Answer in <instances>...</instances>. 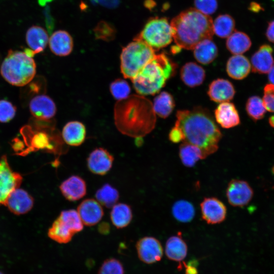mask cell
Returning a JSON list of instances; mask_svg holds the SVG:
<instances>
[{
  "mask_svg": "<svg viewBox=\"0 0 274 274\" xmlns=\"http://www.w3.org/2000/svg\"><path fill=\"white\" fill-rule=\"evenodd\" d=\"M16 107L10 101L0 100V122H8L11 120L16 114Z\"/></svg>",
  "mask_w": 274,
  "mask_h": 274,
  "instance_id": "f35d334b",
  "label": "cell"
},
{
  "mask_svg": "<svg viewBox=\"0 0 274 274\" xmlns=\"http://www.w3.org/2000/svg\"><path fill=\"white\" fill-rule=\"evenodd\" d=\"M268 79L270 83L274 85V65L268 73Z\"/></svg>",
  "mask_w": 274,
  "mask_h": 274,
  "instance_id": "bcb514c9",
  "label": "cell"
},
{
  "mask_svg": "<svg viewBox=\"0 0 274 274\" xmlns=\"http://www.w3.org/2000/svg\"><path fill=\"white\" fill-rule=\"evenodd\" d=\"M176 70V65L164 53L155 54L131 80L139 95H154L174 75Z\"/></svg>",
  "mask_w": 274,
  "mask_h": 274,
  "instance_id": "277c9868",
  "label": "cell"
},
{
  "mask_svg": "<svg viewBox=\"0 0 274 274\" xmlns=\"http://www.w3.org/2000/svg\"><path fill=\"white\" fill-rule=\"evenodd\" d=\"M52 0H39V3L41 5H43L46 4L47 2H49Z\"/></svg>",
  "mask_w": 274,
  "mask_h": 274,
  "instance_id": "c3c4849f",
  "label": "cell"
},
{
  "mask_svg": "<svg viewBox=\"0 0 274 274\" xmlns=\"http://www.w3.org/2000/svg\"><path fill=\"white\" fill-rule=\"evenodd\" d=\"M153 108L155 114L162 118H166L175 107L173 95L167 91H162L154 99Z\"/></svg>",
  "mask_w": 274,
  "mask_h": 274,
  "instance_id": "f1b7e54d",
  "label": "cell"
},
{
  "mask_svg": "<svg viewBox=\"0 0 274 274\" xmlns=\"http://www.w3.org/2000/svg\"><path fill=\"white\" fill-rule=\"evenodd\" d=\"M246 110L249 116L255 121L262 119L266 112L262 99L255 95L248 99Z\"/></svg>",
  "mask_w": 274,
  "mask_h": 274,
  "instance_id": "e575fe53",
  "label": "cell"
},
{
  "mask_svg": "<svg viewBox=\"0 0 274 274\" xmlns=\"http://www.w3.org/2000/svg\"><path fill=\"white\" fill-rule=\"evenodd\" d=\"M110 218L113 224L116 228H124L128 226L132 220V210L127 204L116 203L112 208Z\"/></svg>",
  "mask_w": 274,
  "mask_h": 274,
  "instance_id": "83f0119b",
  "label": "cell"
},
{
  "mask_svg": "<svg viewBox=\"0 0 274 274\" xmlns=\"http://www.w3.org/2000/svg\"><path fill=\"white\" fill-rule=\"evenodd\" d=\"M213 22L195 8L187 9L171 21L173 40L181 48L193 49L202 40L212 38Z\"/></svg>",
  "mask_w": 274,
  "mask_h": 274,
  "instance_id": "3957f363",
  "label": "cell"
},
{
  "mask_svg": "<svg viewBox=\"0 0 274 274\" xmlns=\"http://www.w3.org/2000/svg\"><path fill=\"white\" fill-rule=\"evenodd\" d=\"M193 50L195 59L202 64H208L213 62L218 53V48L211 39L202 40Z\"/></svg>",
  "mask_w": 274,
  "mask_h": 274,
  "instance_id": "484cf974",
  "label": "cell"
},
{
  "mask_svg": "<svg viewBox=\"0 0 274 274\" xmlns=\"http://www.w3.org/2000/svg\"><path fill=\"white\" fill-rule=\"evenodd\" d=\"M114 120L122 133L133 138L143 137L155 126L153 104L143 95H129L115 104Z\"/></svg>",
  "mask_w": 274,
  "mask_h": 274,
  "instance_id": "7a4b0ae2",
  "label": "cell"
},
{
  "mask_svg": "<svg viewBox=\"0 0 274 274\" xmlns=\"http://www.w3.org/2000/svg\"><path fill=\"white\" fill-rule=\"evenodd\" d=\"M251 11L254 12H259L261 10H263V8L261 5L256 2H252L250 5L249 8Z\"/></svg>",
  "mask_w": 274,
  "mask_h": 274,
  "instance_id": "ee69618b",
  "label": "cell"
},
{
  "mask_svg": "<svg viewBox=\"0 0 274 274\" xmlns=\"http://www.w3.org/2000/svg\"><path fill=\"white\" fill-rule=\"evenodd\" d=\"M63 196L68 200L76 201L86 194L85 181L78 176H72L62 182L59 186Z\"/></svg>",
  "mask_w": 274,
  "mask_h": 274,
  "instance_id": "d6986e66",
  "label": "cell"
},
{
  "mask_svg": "<svg viewBox=\"0 0 274 274\" xmlns=\"http://www.w3.org/2000/svg\"><path fill=\"white\" fill-rule=\"evenodd\" d=\"M195 9L206 15L213 14L217 9V0H194Z\"/></svg>",
  "mask_w": 274,
  "mask_h": 274,
  "instance_id": "ab89813d",
  "label": "cell"
},
{
  "mask_svg": "<svg viewBox=\"0 0 274 274\" xmlns=\"http://www.w3.org/2000/svg\"><path fill=\"white\" fill-rule=\"evenodd\" d=\"M229 203L236 207L247 205L252 199L253 190L248 182L238 179L231 180L226 191Z\"/></svg>",
  "mask_w": 274,
  "mask_h": 274,
  "instance_id": "30bf717a",
  "label": "cell"
},
{
  "mask_svg": "<svg viewBox=\"0 0 274 274\" xmlns=\"http://www.w3.org/2000/svg\"><path fill=\"white\" fill-rule=\"evenodd\" d=\"M175 125L181 130L183 141L198 147L204 159L215 153L222 133L210 112L201 107L178 110Z\"/></svg>",
  "mask_w": 274,
  "mask_h": 274,
  "instance_id": "6da1fadb",
  "label": "cell"
},
{
  "mask_svg": "<svg viewBox=\"0 0 274 274\" xmlns=\"http://www.w3.org/2000/svg\"><path fill=\"white\" fill-rule=\"evenodd\" d=\"M186 266V270H185V273L186 274H197V271L195 267V266H193L192 265H185Z\"/></svg>",
  "mask_w": 274,
  "mask_h": 274,
  "instance_id": "f6af8a7d",
  "label": "cell"
},
{
  "mask_svg": "<svg viewBox=\"0 0 274 274\" xmlns=\"http://www.w3.org/2000/svg\"><path fill=\"white\" fill-rule=\"evenodd\" d=\"M21 176L11 168L6 156L0 159V205L5 204L10 194L20 185Z\"/></svg>",
  "mask_w": 274,
  "mask_h": 274,
  "instance_id": "ba28073f",
  "label": "cell"
},
{
  "mask_svg": "<svg viewBox=\"0 0 274 274\" xmlns=\"http://www.w3.org/2000/svg\"><path fill=\"white\" fill-rule=\"evenodd\" d=\"M179 154L183 165L188 167L194 166L198 161L204 159L198 147L184 142L180 145Z\"/></svg>",
  "mask_w": 274,
  "mask_h": 274,
  "instance_id": "f546056e",
  "label": "cell"
},
{
  "mask_svg": "<svg viewBox=\"0 0 274 274\" xmlns=\"http://www.w3.org/2000/svg\"><path fill=\"white\" fill-rule=\"evenodd\" d=\"M272 1H274V0H272Z\"/></svg>",
  "mask_w": 274,
  "mask_h": 274,
  "instance_id": "f907efd6",
  "label": "cell"
},
{
  "mask_svg": "<svg viewBox=\"0 0 274 274\" xmlns=\"http://www.w3.org/2000/svg\"><path fill=\"white\" fill-rule=\"evenodd\" d=\"M172 214L176 220L183 222H190L195 216L193 205L186 200H179L175 202L172 209Z\"/></svg>",
  "mask_w": 274,
  "mask_h": 274,
  "instance_id": "1f68e13d",
  "label": "cell"
},
{
  "mask_svg": "<svg viewBox=\"0 0 274 274\" xmlns=\"http://www.w3.org/2000/svg\"><path fill=\"white\" fill-rule=\"evenodd\" d=\"M74 233L81 231L83 224L78 213L75 210L62 211L58 217Z\"/></svg>",
  "mask_w": 274,
  "mask_h": 274,
  "instance_id": "d590c367",
  "label": "cell"
},
{
  "mask_svg": "<svg viewBox=\"0 0 274 274\" xmlns=\"http://www.w3.org/2000/svg\"><path fill=\"white\" fill-rule=\"evenodd\" d=\"M113 161V156L107 150L98 148L90 153L87 159V165L93 174L105 175L112 168Z\"/></svg>",
  "mask_w": 274,
  "mask_h": 274,
  "instance_id": "7c38bea8",
  "label": "cell"
},
{
  "mask_svg": "<svg viewBox=\"0 0 274 274\" xmlns=\"http://www.w3.org/2000/svg\"><path fill=\"white\" fill-rule=\"evenodd\" d=\"M200 206L202 218L208 224H219L224 221L226 218V207L216 197L204 198L201 202Z\"/></svg>",
  "mask_w": 274,
  "mask_h": 274,
  "instance_id": "8fae6325",
  "label": "cell"
},
{
  "mask_svg": "<svg viewBox=\"0 0 274 274\" xmlns=\"http://www.w3.org/2000/svg\"><path fill=\"white\" fill-rule=\"evenodd\" d=\"M29 107L32 116L41 120H46L53 118L56 112L53 100L44 94L38 95L32 98Z\"/></svg>",
  "mask_w": 274,
  "mask_h": 274,
  "instance_id": "5bb4252c",
  "label": "cell"
},
{
  "mask_svg": "<svg viewBox=\"0 0 274 274\" xmlns=\"http://www.w3.org/2000/svg\"><path fill=\"white\" fill-rule=\"evenodd\" d=\"M214 114L216 122L223 128H232L240 123L238 113L234 105L229 101L220 103Z\"/></svg>",
  "mask_w": 274,
  "mask_h": 274,
  "instance_id": "ac0fdd59",
  "label": "cell"
},
{
  "mask_svg": "<svg viewBox=\"0 0 274 274\" xmlns=\"http://www.w3.org/2000/svg\"><path fill=\"white\" fill-rule=\"evenodd\" d=\"M265 35L269 42L274 43V20L268 22Z\"/></svg>",
  "mask_w": 274,
  "mask_h": 274,
  "instance_id": "7bdbcfd3",
  "label": "cell"
},
{
  "mask_svg": "<svg viewBox=\"0 0 274 274\" xmlns=\"http://www.w3.org/2000/svg\"><path fill=\"white\" fill-rule=\"evenodd\" d=\"M263 101L268 111L274 112V85L266 84L264 88Z\"/></svg>",
  "mask_w": 274,
  "mask_h": 274,
  "instance_id": "60d3db41",
  "label": "cell"
},
{
  "mask_svg": "<svg viewBox=\"0 0 274 274\" xmlns=\"http://www.w3.org/2000/svg\"><path fill=\"white\" fill-rule=\"evenodd\" d=\"M155 50L145 43L135 39L123 48L120 69L125 78L131 80L155 55Z\"/></svg>",
  "mask_w": 274,
  "mask_h": 274,
  "instance_id": "8992f818",
  "label": "cell"
},
{
  "mask_svg": "<svg viewBox=\"0 0 274 274\" xmlns=\"http://www.w3.org/2000/svg\"><path fill=\"white\" fill-rule=\"evenodd\" d=\"M75 234L57 218L53 223L48 232V236L59 244H67Z\"/></svg>",
  "mask_w": 274,
  "mask_h": 274,
  "instance_id": "4dcf8cb0",
  "label": "cell"
},
{
  "mask_svg": "<svg viewBox=\"0 0 274 274\" xmlns=\"http://www.w3.org/2000/svg\"><path fill=\"white\" fill-rule=\"evenodd\" d=\"M96 200L107 208H112L119 198L118 191L109 184H104L95 193Z\"/></svg>",
  "mask_w": 274,
  "mask_h": 274,
  "instance_id": "836d02e7",
  "label": "cell"
},
{
  "mask_svg": "<svg viewBox=\"0 0 274 274\" xmlns=\"http://www.w3.org/2000/svg\"><path fill=\"white\" fill-rule=\"evenodd\" d=\"M213 31L218 37L228 38L234 31L235 22L233 18L228 14L219 15L213 22Z\"/></svg>",
  "mask_w": 274,
  "mask_h": 274,
  "instance_id": "d6a6232c",
  "label": "cell"
},
{
  "mask_svg": "<svg viewBox=\"0 0 274 274\" xmlns=\"http://www.w3.org/2000/svg\"><path fill=\"white\" fill-rule=\"evenodd\" d=\"M252 45L251 39L245 32L234 31L228 37L226 46L233 55L242 54L249 50Z\"/></svg>",
  "mask_w": 274,
  "mask_h": 274,
  "instance_id": "4316f807",
  "label": "cell"
},
{
  "mask_svg": "<svg viewBox=\"0 0 274 274\" xmlns=\"http://www.w3.org/2000/svg\"><path fill=\"white\" fill-rule=\"evenodd\" d=\"M188 247L182 238L181 233L169 237L165 244V253L167 258L176 262H181L187 256Z\"/></svg>",
  "mask_w": 274,
  "mask_h": 274,
  "instance_id": "603a6c76",
  "label": "cell"
},
{
  "mask_svg": "<svg viewBox=\"0 0 274 274\" xmlns=\"http://www.w3.org/2000/svg\"><path fill=\"white\" fill-rule=\"evenodd\" d=\"M168 138L169 140L174 143L183 142V137L181 130L175 125L170 130Z\"/></svg>",
  "mask_w": 274,
  "mask_h": 274,
  "instance_id": "b9f144b4",
  "label": "cell"
},
{
  "mask_svg": "<svg viewBox=\"0 0 274 274\" xmlns=\"http://www.w3.org/2000/svg\"><path fill=\"white\" fill-rule=\"evenodd\" d=\"M0 274H5V273L3 272L2 271H0Z\"/></svg>",
  "mask_w": 274,
  "mask_h": 274,
  "instance_id": "681fc988",
  "label": "cell"
},
{
  "mask_svg": "<svg viewBox=\"0 0 274 274\" xmlns=\"http://www.w3.org/2000/svg\"><path fill=\"white\" fill-rule=\"evenodd\" d=\"M97 274H124V269L122 263L118 259L109 258L102 263Z\"/></svg>",
  "mask_w": 274,
  "mask_h": 274,
  "instance_id": "74e56055",
  "label": "cell"
},
{
  "mask_svg": "<svg viewBox=\"0 0 274 274\" xmlns=\"http://www.w3.org/2000/svg\"><path fill=\"white\" fill-rule=\"evenodd\" d=\"M29 49L25 52L10 50L3 61L0 72L10 84L23 86L29 83L36 73V64Z\"/></svg>",
  "mask_w": 274,
  "mask_h": 274,
  "instance_id": "5b68a950",
  "label": "cell"
},
{
  "mask_svg": "<svg viewBox=\"0 0 274 274\" xmlns=\"http://www.w3.org/2000/svg\"><path fill=\"white\" fill-rule=\"evenodd\" d=\"M33 204V198L26 191L18 188L10 194L5 203L9 210L16 215L27 213Z\"/></svg>",
  "mask_w": 274,
  "mask_h": 274,
  "instance_id": "e0dca14e",
  "label": "cell"
},
{
  "mask_svg": "<svg viewBox=\"0 0 274 274\" xmlns=\"http://www.w3.org/2000/svg\"><path fill=\"white\" fill-rule=\"evenodd\" d=\"M51 51L56 55L65 56L69 55L73 48V41L66 31L57 30L53 32L49 39Z\"/></svg>",
  "mask_w": 274,
  "mask_h": 274,
  "instance_id": "ffe728a7",
  "label": "cell"
},
{
  "mask_svg": "<svg viewBox=\"0 0 274 274\" xmlns=\"http://www.w3.org/2000/svg\"><path fill=\"white\" fill-rule=\"evenodd\" d=\"M235 91L233 84L224 79L213 81L209 86L208 95L214 102L221 103L233 99Z\"/></svg>",
  "mask_w": 274,
  "mask_h": 274,
  "instance_id": "9a60e30c",
  "label": "cell"
},
{
  "mask_svg": "<svg viewBox=\"0 0 274 274\" xmlns=\"http://www.w3.org/2000/svg\"><path fill=\"white\" fill-rule=\"evenodd\" d=\"M47 31L39 26H32L26 33V42L33 54L42 52L49 42Z\"/></svg>",
  "mask_w": 274,
  "mask_h": 274,
  "instance_id": "cb8c5ba5",
  "label": "cell"
},
{
  "mask_svg": "<svg viewBox=\"0 0 274 274\" xmlns=\"http://www.w3.org/2000/svg\"><path fill=\"white\" fill-rule=\"evenodd\" d=\"M77 211L83 224L88 226L98 223L104 216L101 204L92 198L83 200L78 206Z\"/></svg>",
  "mask_w": 274,
  "mask_h": 274,
  "instance_id": "4fadbf2b",
  "label": "cell"
},
{
  "mask_svg": "<svg viewBox=\"0 0 274 274\" xmlns=\"http://www.w3.org/2000/svg\"><path fill=\"white\" fill-rule=\"evenodd\" d=\"M135 39L143 41L155 51L164 48L173 40L171 25L166 18L150 19Z\"/></svg>",
  "mask_w": 274,
  "mask_h": 274,
  "instance_id": "52a82bcc",
  "label": "cell"
},
{
  "mask_svg": "<svg viewBox=\"0 0 274 274\" xmlns=\"http://www.w3.org/2000/svg\"><path fill=\"white\" fill-rule=\"evenodd\" d=\"M139 259L145 264H151L161 260L163 248L161 243L153 236H144L140 238L135 245Z\"/></svg>",
  "mask_w": 274,
  "mask_h": 274,
  "instance_id": "9c48e42d",
  "label": "cell"
},
{
  "mask_svg": "<svg viewBox=\"0 0 274 274\" xmlns=\"http://www.w3.org/2000/svg\"><path fill=\"white\" fill-rule=\"evenodd\" d=\"M272 52V48L270 45H261L251 57L252 71L259 74L268 73L274 65Z\"/></svg>",
  "mask_w": 274,
  "mask_h": 274,
  "instance_id": "2e32d148",
  "label": "cell"
},
{
  "mask_svg": "<svg viewBox=\"0 0 274 274\" xmlns=\"http://www.w3.org/2000/svg\"><path fill=\"white\" fill-rule=\"evenodd\" d=\"M110 90L113 96L118 101L128 97L131 91L128 83L121 79H117L111 83Z\"/></svg>",
  "mask_w": 274,
  "mask_h": 274,
  "instance_id": "8d00e7d4",
  "label": "cell"
},
{
  "mask_svg": "<svg viewBox=\"0 0 274 274\" xmlns=\"http://www.w3.org/2000/svg\"><path fill=\"white\" fill-rule=\"evenodd\" d=\"M180 77L186 86L195 87L203 83L206 77V73L201 66L194 62H189L181 67Z\"/></svg>",
  "mask_w": 274,
  "mask_h": 274,
  "instance_id": "7402d4cb",
  "label": "cell"
},
{
  "mask_svg": "<svg viewBox=\"0 0 274 274\" xmlns=\"http://www.w3.org/2000/svg\"><path fill=\"white\" fill-rule=\"evenodd\" d=\"M62 136L66 144L72 146H80L85 139V127L79 121H70L63 127Z\"/></svg>",
  "mask_w": 274,
  "mask_h": 274,
  "instance_id": "d4e9b609",
  "label": "cell"
},
{
  "mask_svg": "<svg viewBox=\"0 0 274 274\" xmlns=\"http://www.w3.org/2000/svg\"><path fill=\"white\" fill-rule=\"evenodd\" d=\"M268 122H269V123L271 127L274 128V115L271 116L269 117V118L268 119Z\"/></svg>",
  "mask_w": 274,
  "mask_h": 274,
  "instance_id": "7dc6e473",
  "label": "cell"
},
{
  "mask_svg": "<svg viewBox=\"0 0 274 274\" xmlns=\"http://www.w3.org/2000/svg\"><path fill=\"white\" fill-rule=\"evenodd\" d=\"M226 70L231 78L242 80L249 74L251 65L248 58L242 54L233 55L228 59Z\"/></svg>",
  "mask_w": 274,
  "mask_h": 274,
  "instance_id": "44dd1931",
  "label": "cell"
}]
</instances>
